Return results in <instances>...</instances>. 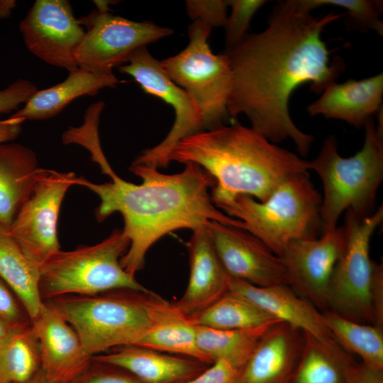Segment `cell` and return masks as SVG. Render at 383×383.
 Wrapping results in <instances>:
<instances>
[{
	"mask_svg": "<svg viewBox=\"0 0 383 383\" xmlns=\"http://www.w3.org/2000/svg\"><path fill=\"white\" fill-rule=\"evenodd\" d=\"M326 324L336 342L357 355L367 366L383 370V328L358 323L328 310Z\"/></svg>",
	"mask_w": 383,
	"mask_h": 383,
	"instance_id": "f1b7e54d",
	"label": "cell"
},
{
	"mask_svg": "<svg viewBox=\"0 0 383 383\" xmlns=\"http://www.w3.org/2000/svg\"><path fill=\"white\" fill-rule=\"evenodd\" d=\"M136 345L212 364L199 348L196 326L182 313L154 327Z\"/></svg>",
	"mask_w": 383,
	"mask_h": 383,
	"instance_id": "f546056e",
	"label": "cell"
},
{
	"mask_svg": "<svg viewBox=\"0 0 383 383\" xmlns=\"http://www.w3.org/2000/svg\"><path fill=\"white\" fill-rule=\"evenodd\" d=\"M383 73L343 83H331L306 111L311 116L342 120L360 128L382 108Z\"/></svg>",
	"mask_w": 383,
	"mask_h": 383,
	"instance_id": "44dd1931",
	"label": "cell"
},
{
	"mask_svg": "<svg viewBox=\"0 0 383 383\" xmlns=\"http://www.w3.org/2000/svg\"><path fill=\"white\" fill-rule=\"evenodd\" d=\"M228 291L248 299L280 321L323 343L340 345L328 328L323 312L287 285L257 287L228 275Z\"/></svg>",
	"mask_w": 383,
	"mask_h": 383,
	"instance_id": "e0dca14e",
	"label": "cell"
},
{
	"mask_svg": "<svg viewBox=\"0 0 383 383\" xmlns=\"http://www.w3.org/2000/svg\"><path fill=\"white\" fill-rule=\"evenodd\" d=\"M239 372L228 362L218 360L187 383H237Z\"/></svg>",
	"mask_w": 383,
	"mask_h": 383,
	"instance_id": "d590c367",
	"label": "cell"
},
{
	"mask_svg": "<svg viewBox=\"0 0 383 383\" xmlns=\"http://www.w3.org/2000/svg\"><path fill=\"white\" fill-rule=\"evenodd\" d=\"M24 121L11 116L6 119L0 118V145L15 140L20 135Z\"/></svg>",
	"mask_w": 383,
	"mask_h": 383,
	"instance_id": "f35d334b",
	"label": "cell"
},
{
	"mask_svg": "<svg viewBox=\"0 0 383 383\" xmlns=\"http://www.w3.org/2000/svg\"><path fill=\"white\" fill-rule=\"evenodd\" d=\"M188 318L195 326L223 330L253 329L282 322L255 303L230 291Z\"/></svg>",
	"mask_w": 383,
	"mask_h": 383,
	"instance_id": "484cf974",
	"label": "cell"
},
{
	"mask_svg": "<svg viewBox=\"0 0 383 383\" xmlns=\"http://www.w3.org/2000/svg\"><path fill=\"white\" fill-rule=\"evenodd\" d=\"M79 21L87 30L75 52L77 64L98 72H112L139 48L173 33L171 28L152 22L134 21L108 11H94Z\"/></svg>",
	"mask_w": 383,
	"mask_h": 383,
	"instance_id": "8fae6325",
	"label": "cell"
},
{
	"mask_svg": "<svg viewBox=\"0 0 383 383\" xmlns=\"http://www.w3.org/2000/svg\"><path fill=\"white\" fill-rule=\"evenodd\" d=\"M26 48L45 63L71 72L85 35L67 0H37L19 23Z\"/></svg>",
	"mask_w": 383,
	"mask_h": 383,
	"instance_id": "4fadbf2b",
	"label": "cell"
},
{
	"mask_svg": "<svg viewBox=\"0 0 383 383\" xmlns=\"http://www.w3.org/2000/svg\"><path fill=\"white\" fill-rule=\"evenodd\" d=\"M170 161L195 163L206 171L215 181L213 204L237 195L264 201L286 179L309 170L308 161L238 122L182 139Z\"/></svg>",
	"mask_w": 383,
	"mask_h": 383,
	"instance_id": "3957f363",
	"label": "cell"
},
{
	"mask_svg": "<svg viewBox=\"0 0 383 383\" xmlns=\"http://www.w3.org/2000/svg\"><path fill=\"white\" fill-rule=\"evenodd\" d=\"M92 360L123 369L145 383H187L208 365L196 359L136 345L114 348Z\"/></svg>",
	"mask_w": 383,
	"mask_h": 383,
	"instance_id": "ffe728a7",
	"label": "cell"
},
{
	"mask_svg": "<svg viewBox=\"0 0 383 383\" xmlns=\"http://www.w3.org/2000/svg\"><path fill=\"white\" fill-rule=\"evenodd\" d=\"M212 28L194 21L189 43L178 54L160 61L167 76L183 89L196 107L203 131L223 125L228 116L232 73L228 55L214 54L209 43Z\"/></svg>",
	"mask_w": 383,
	"mask_h": 383,
	"instance_id": "9c48e42d",
	"label": "cell"
},
{
	"mask_svg": "<svg viewBox=\"0 0 383 383\" xmlns=\"http://www.w3.org/2000/svg\"><path fill=\"white\" fill-rule=\"evenodd\" d=\"M74 172L40 168L33 191L11 225L14 240L32 262L40 267L60 250L57 223L62 200L74 185Z\"/></svg>",
	"mask_w": 383,
	"mask_h": 383,
	"instance_id": "30bf717a",
	"label": "cell"
},
{
	"mask_svg": "<svg viewBox=\"0 0 383 383\" xmlns=\"http://www.w3.org/2000/svg\"><path fill=\"white\" fill-rule=\"evenodd\" d=\"M16 6L15 0H0V18L9 17Z\"/></svg>",
	"mask_w": 383,
	"mask_h": 383,
	"instance_id": "ab89813d",
	"label": "cell"
},
{
	"mask_svg": "<svg viewBox=\"0 0 383 383\" xmlns=\"http://www.w3.org/2000/svg\"><path fill=\"white\" fill-rule=\"evenodd\" d=\"M121 81L113 72H98L78 68L59 84L38 90L11 116L26 120H45L56 116L70 103L82 96H94L101 89L114 88Z\"/></svg>",
	"mask_w": 383,
	"mask_h": 383,
	"instance_id": "7402d4cb",
	"label": "cell"
},
{
	"mask_svg": "<svg viewBox=\"0 0 383 383\" xmlns=\"http://www.w3.org/2000/svg\"><path fill=\"white\" fill-rule=\"evenodd\" d=\"M303 343L301 331L284 322L272 325L240 369L237 383H289Z\"/></svg>",
	"mask_w": 383,
	"mask_h": 383,
	"instance_id": "d6986e66",
	"label": "cell"
},
{
	"mask_svg": "<svg viewBox=\"0 0 383 383\" xmlns=\"http://www.w3.org/2000/svg\"><path fill=\"white\" fill-rule=\"evenodd\" d=\"M382 219V206L366 216L347 211L343 226L345 248L333 270L328 297V310L382 328L383 269L370 258V245Z\"/></svg>",
	"mask_w": 383,
	"mask_h": 383,
	"instance_id": "52a82bcc",
	"label": "cell"
},
{
	"mask_svg": "<svg viewBox=\"0 0 383 383\" xmlns=\"http://www.w3.org/2000/svg\"><path fill=\"white\" fill-rule=\"evenodd\" d=\"M71 383H145L130 372L95 360Z\"/></svg>",
	"mask_w": 383,
	"mask_h": 383,
	"instance_id": "d6a6232c",
	"label": "cell"
},
{
	"mask_svg": "<svg viewBox=\"0 0 383 383\" xmlns=\"http://www.w3.org/2000/svg\"><path fill=\"white\" fill-rule=\"evenodd\" d=\"M41 370L30 323L15 326L0 340V383H25Z\"/></svg>",
	"mask_w": 383,
	"mask_h": 383,
	"instance_id": "4316f807",
	"label": "cell"
},
{
	"mask_svg": "<svg viewBox=\"0 0 383 383\" xmlns=\"http://www.w3.org/2000/svg\"><path fill=\"white\" fill-rule=\"evenodd\" d=\"M207 228L216 252L231 277L257 287L287 284L283 260L248 231L211 221Z\"/></svg>",
	"mask_w": 383,
	"mask_h": 383,
	"instance_id": "9a60e30c",
	"label": "cell"
},
{
	"mask_svg": "<svg viewBox=\"0 0 383 383\" xmlns=\"http://www.w3.org/2000/svg\"><path fill=\"white\" fill-rule=\"evenodd\" d=\"M272 326L246 330H223L196 326L197 343L211 363L223 360L240 370Z\"/></svg>",
	"mask_w": 383,
	"mask_h": 383,
	"instance_id": "83f0119b",
	"label": "cell"
},
{
	"mask_svg": "<svg viewBox=\"0 0 383 383\" xmlns=\"http://www.w3.org/2000/svg\"><path fill=\"white\" fill-rule=\"evenodd\" d=\"M347 383H383V370L370 367L362 362L355 365Z\"/></svg>",
	"mask_w": 383,
	"mask_h": 383,
	"instance_id": "74e56055",
	"label": "cell"
},
{
	"mask_svg": "<svg viewBox=\"0 0 383 383\" xmlns=\"http://www.w3.org/2000/svg\"><path fill=\"white\" fill-rule=\"evenodd\" d=\"M345 245L342 226L323 233L319 238L293 241L281 256L287 286L322 312L328 310L331 279Z\"/></svg>",
	"mask_w": 383,
	"mask_h": 383,
	"instance_id": "5bb4252c",
	"label": "cell"
},
{
	"mask_svg": "<svg viewBox=\"0 0 383 383\" xmlns=\"http://www.w3.org/2000/svg\"><path fill=\"white\" fill-rule=\"evenodd\" d=\"M40 277V267L26 257L12 236L10 226L0 222V277L15 293L30 321L44 304Z\"/></svg>",
	"mask_w": 383,
	"mask_h": 383,
	"instance_id": "cb8c5ba5",
	"label": "cell"
},
{
	"mask_svg": "<svg viewBox=\"0 0 383 383\" xmlns=\"http://www.w3.org/2000/svg\"><path fill=\"white\" fill-rule=\"evenodd\" d=\"M300 7L306 11L321 6L331 5L348 11L353 20L359 25L372 29L382 35L383 24L379 18L382 11V1L371 0H298Z\"/></svg>",
	"mask_w": 383,
	"mask_h": 383,
	"instance_id": "4dcf8cb0",
	"label": "cell"
},
{
	"mask_svg": "<svg viewBox=\"0 0 383 383\" xmlns=\"http://www.w3.org/2000/svg\"><path fill=\"white\" fill-rule=\"evenodd\" d=\"M129 244L123 231L115 230L95 245L59 250L40 267L42 299L94 296L121 289L150 291L121 265Z\"/></svg>",
	"mask_w": 383,
	"mask_h": 383,
	"instance_id": "ba28073f",
	"label": "cell"
},
{
	"mask_svg": "<svg viewBox=\"0 0 383 383\" xmlns=\"http://www.w3.org/2000/svg\"><path fill=\"white\" fill-rule=\"evenodd\" d=\"M188 16L194 21H200L213 27H225L228 16V1L187 0L185 2Z\"/></svg>",
	"mask_w": 383,
	"mask_h": 383,
	"instance_id": "836d02e7",
	"label": "cell"
},
{
	"mask_svg": "<svg viewBox=\"0 0 383 383\" xmlns=\"http://www.w3.org/2000/svg\"><path fill=\"white\" fill-rule=\"evenodd\" d=\"M177 174H165L157 169L132 164L130 170L142 179L136 184L116 174L111 181L93 183L77 177L74 185L84 187L99 199L96 219L101 222L120 213L129 247L121 265L135 276L144 266L149 249L167 234L182 228L192 231L214 221L245 230L243 223L221 211L213 204L209 189L213 178L199 165L185 163Z\"/></svg>",
	"mask_w": 383,
	"mask_h": 383,
	"instance_id": "7a4b0ae2",
	"label": "cell"
},
{
	"mask_svg": "<svg viewBox=\"0 0 383 383\" xmlns=\"http://www.w3.org/2000/svg\"><path fill=\"white\" fill-rule=\"evenodd\" d=\"M30 325L39 345L41 370L48 377L71 383L89 367L92 357L75 331L45 301Z\"/></svg>",
	"mask_w": 383,
	"mask_h": 383,
	"instance_id": "2e32d148",
	"label": "cell"
},
{
	"mask_svg": "<svg viewBox=\"0 0 383 383\" xmlns=\"http://www.w3.org/2000/svg\"><path fill=\"white\" fill-rule=\"evenodd\" d=\"M355 365L340 345H329L304 333L301 352L289 383H347Z\"/></svg>",
	"mask_w": 383,
	"mask_h": 383,
	"instance_id": "d4e9b609",
	"label": "cell"
},
{
	"mask_svg": "<svg viewBox=\"0 0 383 383\" xmlns=\"http://www.w3.org/2000/svg\"><path fill=\"white\" fill-rule=\"evenodd\" d=\"M40 167L35 153L21 144L0 145V222L11 226L35 186Z\"/></svg>",
	"mask_w": 383,
	"mask_h": 383,
	"instance_id": "603a6c76",
	"label": "cell"
},
{
	"mask_svg": "<svg viewBox=\"0 0 383 383\" xmlns=\"http://www.w3.org/2000/svg\"><path fill=\"white\" fill-rule=\"evenodd\" d=\"M37 87L26 79H18L0 89V114L17 111L38 91Z\"/></svg>",
	"mask_w": 383,
	"mask_h": 383,
	"instance_id": "e575fe53",
	"label": "cell"
},
{
	"mask_svg": "<svg viewBox=\"0 0 383 383\" xmlns=\"http://www.w3.org/2000/svg\"><path fill=\"white\" fill-rule=\"evenodd\" d=\"M0 317V340L4 338L15 326Z\"/></svg>",
	"mask_w": 383,
	"mask_h": 383,
	"instance_id": "b9f144b4",
	"label": "cell"
},
{
	"mask_svg": "<svg viewBox=\"0 0 383 383\" xmlns=\"http://www.w3.org/2000/svg\"><path fill=\"white\" fill-rule=\"evenodd\" d=\"M25 383H60L48 377L42 370Z\"/></svg>",
	"mask_w": 383,
	"mask_h": 383,
	"instance_id": "60d3db41",
	"label": "cell"
},
{
	"mask_svg": "<svg viewBox=\"0 0 383 383\" xmlns=\"http://www.w3.org/2000/svg\"><path fill=\"white\" fill-rule=\"evenodd\" d=\"M363 146L354 155L343 157L333 135L324 140L318 156L308 161L309 170L319 176L323 188L321 207V231L337 226L342 213L359 216L372 213L383 178V130L370 118L365 124Z\"/></svg>",
	"mask_w": 383,
	"mask_h": 383,
	"instance_id": "5b68a950",
	"label": "cell"
},
{
	"mask_svg": "<svg viewBox=\"0 0 383 383\" xmlns=\"http://www.w3.org/2000/svg\"><path fill=\"white\" fill-rule=\"evenodd\" d=\"M231 8L226 28V43L230 50L239 44L248 35L250 23L256 11L267 1L264 0H229Z\"/></svg>",
	"mask_w": 383,
	"mask_h": 383,
	"instance_id": "1f68e13d",
	"label": "cell"
},
{
	"mask_svg": "<svg viewBox=\"0 0 383 383\" xmlns=\"http://www.w3.org/2000/svg\"><path fill=\"white\" fill-rule=\"evenodd\" d=\"M345 14L314 17L298 0L279 1L263 31L248 34L226 51L232 73L228 114H245L251 128L270 142L290 138L301 155H307L313 137L294 124L290 96L303 84L309 83L319 93L335 82L342 65L340 60L330 62L321 34Z\"/></svg>",
	"mask_w": 383,
	"mask_h": 383,
	"instance_id": "6da1fadb",
	"label": "cell"
},
{
	"mask_svg": "<svg viewBox=\"0 0 383 383\" xmlns=\"http://www.w3.org/2000/svg\"><path fill=\"white\" fill-rule=\"evenodd\" d=\"M321 202L309 174H299L286 179L264 201L237 195L214 204L241 221L245 231L281 257L292 242L317 238Z\"/></svg>",
	"mask_w": 383,
	"mask_h": 383,
	"instance_id": "8992f818",
	"label": "cell"
},
{
	"mask_svg": "<svg viewBox=\"0 0 383 383\" xmlns=\"http://www.w3.org/2000/svg\"><path fill=\"white\" fill-rule=\"evenodd\" d=\"M44 301L73 328L92 357L111 348L138 345L154 327L182 313L152 291L121 289Z\"/></svg>",
	"mask_w": 383,
	"mask_h": 383,
	"instance_id": "277c9868",
	"label": "cell"
},
{
	"mask_svg": "<svg viewBox=\"0 0 383 383\" xmlns=\"http://www.w3.org/2000/svg\"><path fill=\"white\" fill-rule=\"evenodd\" d=\"M206 225L192 231L187 244L188 285L182 297L173 303L187 317L200 312L228 291V274L218 257Z\"/></svg>",
	"mask_w": 383,
	"mask_h": 383,
	"instance_id": "ac0fdd59",
	"label": "cell"
},
{
	"mask_svg": "<svg viewBox=\"0 0 383 383\" xmlns=\"http://www.w3.org/2000/svg\"><path fill=\"white\" fill-rule=\"evenodd\" d=\"M131 75L147 94L170 104L175 113L173 125L166 137L157 145L144 150L132 164L157 169L170 163V155L182 139L203 131L199 113L186 91L174 83L147 47L139 48L128 62L118 67Z\"/></svg>",
	"mask_w": 383,
	"mask_h": 383,
	"instance_id": "7c38bea8",
	"label": "cell"
},
{
	"mask_svg": "<svg viewBox=\"0 0 383 383\" xmlns=\"http://www.w3.org/2000/svg\"><path fill=\"white\" fill-rule=\"evenodd\" d=\"M26 314L11 291L0 280V317L11 324L23 325L30 323H28V319H30L26 317Z\"/></svg>",
	"mask_w": 383,
	"mask_h": 383,
	"instance_id": "8d00e7d4",
	"label": "cell"
}]
</instances>
